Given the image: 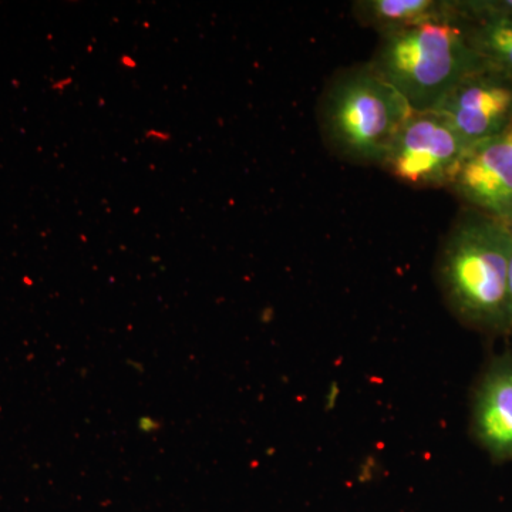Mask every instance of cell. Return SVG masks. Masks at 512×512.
Returning <instances> with one entry per match:
<instances>
[{"instance_id": "1", "label": "cell", "mask_w": 512, "mask_h": 512, "mask_svg": "<svg viewBox=\"0 0 512 512\" xmlns=\"http://www.w3.org/2000/svg\"><path fill=\"white\" fill-rule=\"evenodd\" d=\"M511 252L507 225L467 211L448 232L437 262L448 309L466 328L490 338L512 335Z\"/></svg>"}, {"instance_id": "2", "label": "cell", "mask_w": 512, "mask_h": 512, "mask_svg": "<svg viewBox=\"0 0 512 512\" xmlns=\"http://www.w3.org/2000/svg\"><path fill=\"white\" fill-rule=\"evenodd\" d=\"M369 64L414 111L436 109L464 77L484 67L461 18L384 35Z\"/></svg>"}, {"instance_id": "3", "label": "cell", "mask_w": 512, "mask_h": 512, "mask_svg": "<svg viewBox=\"0 0 512 512\" xmlns=\"http://www.w3.org/2000/svg\"><path fill=\"white\" fill-rule=\"evenodd\" d=\"M413 109L370 64L336 77L323 97V134L329 146L356 164H382Z\"/></svg>"}, {"instance_id": "4", "label": "cell", "mask_w": 512, "mask_h": 512, "mask_svg": "<svg viewBox=\"0 0 512 512\" xmlns=\"http://www.w3.org/2000/svg\"><path fill=\"white\" fill-rule=\"evenodd\" d=\"M468 147L439 111H413L380 167L413 188H448Z\"/></svg>"}, {"instance_id": "5", "label": "cell", "mask_w": 512, "mask_h": 512, "mask_svg": "<svg viewBox=\"0 0 512 512\" xmlns=\"http://www.w3.org/2000/svg\"><path fill=\"white\" fill-rule=\"evenodd\" d=\"M434 110L470 147L504 136L512 126V79L481 67L464 77Z\"/></svg>"}, {"instance_id": "6", "label": "cell", "mask_w": 512, "mask_h": 512, "mask_svg": "<svg viewBox=\"0 0 512 512\" xmlns=\"http://www.w3.org/2000/svg\"><path fill=\"white\" fill-rule=\"evenodd\" d=\"M448 190L468 211L512 221V140L508 134L468 147Z\"/></svg>"}, {"instance_id": "7", "label": "cell", "mask_w": 512, "mask_h": 512, "mask_svg": "<svg viewBox=\"0 0 512 512\" xmlns=\"http://www.w3.org/2000/svg\"><path fill=\"white\" fill-rule=\"evenodd\" d=\"M470 433L495 464L512 463V352L491 357L471 393Z\"/></svg>"}, {"instance_id": "8", "label": "cell", "mask_w": 512, "mask_h": 512, "mask_svg": "<svg viewBox=\"0 0 512 512\" xmlns=\"http://www.w3.org/2000/svg\"><path fill=\"white\" fill-rule=\"evenodd\" d=\"M353 13L363 26L382 36L427 22L460 18L456 0H360L353 3Z\"/></svg>"}, {"instance_id": "9", "label": "cell", "mask_w": 512, "mask_h": 512, "mask_svg": "<svg viewBox=\"0 0 512 512\" xmlns=\"http://www.w3.org/2000/svg\"><path fill=\"white\" fill-rule=\"evenodd\" d=\"M464 23L468 42L484 66L512 79V16Z\"/></svg>"}, {"instance_id": "10", "label": "cell", "mask_w": 512, "mask_h": 512, "mask_svg": "<svg viewBox=\"0 0 512 512\" xmlns=\"http://www.w3.org/2000/svg\"><path fill=\"white\" fill-rule=\"evenodd\" d=\"M137 430L140 431V433L147 434V436L156 434L161 430V421L154 419L153 416L138 417Z\"/></svg>"}, {"instance_id": "11", "label": "cell", "mask_w": 512, "mask_h": 512, "mask_svg": "<svg viewBox=\"0 0 512 512\" xmlns=\"http://www.w3.org/2000/svg\"><path fill=\"white\" fill-rule=\"evenodd\" d=\"M146 137L148 138V140H158L161 141V143H165V141H168L171 138L170 134L165 133V131L158 130H148L146 133Z\"/></svg>"}, {"instance_id": "12", "label": "cell", "mask_w": 512, "mask_h": 512, "mask_svg": "<svg viewBox=\"0 0 512 512\" xmlns=\"http://www.w3.org/2000/svg\"><path fill=\"white\" fill-rule=\"evenodd\" d=\"M121 64H123L124 67H128V69H134V67L137 66L136 60L131 59L128 55L121 57Z\"/></svg>"}, {"instance_id": "13", "label": "cell", "mask_w": 512, "mask_h": 512, "mask_svg": "<svg viewBox=\"0 0 512 512\" xmlns=\"http://www.w3.org/2000/svg\"><path fill=\"white\" fill-rule=\"evenodd\" d=\"M508 286H510V298L512 303V252L510 258V269H508Z\"/></svg>"}, {"instance_id": "14", "label": "cell", "mask_w": 512, "mask_h": 512, "mask_svg": "<svg viewBox=\"0 0 512 512\" xmlns=\"http://www.w3.org/2000/svg\"><path fill=\"white\" fill-rule=\"evenodd\" d=\"M72 83V79L63 80V82H59L55 84V89H66L69 84Z\"/></svg>"}, {"instance_id": "15", "label": "cell", "mask_w": 512, "mask_h": 512, "mask_svg": "<svg viewBox=\"0 0 512 512\" xmlns=\"http://www.w3.org/2000/svg\"><path fill=\"white\" fill-rule=\"evenodd\" d=\"M507 134H508V137H510V138H511V140H512V126H511V128H510V131H508V133H507Z\"/></svg>"}, {"instance_id": "16", "label": "cell", "mask_w": 512, "mask_h": 512, "mask_svg": "<svg viewBox=\"0 0 512 512\" xmlns=\"http://www.w3.org/2000/svg\"><path fill=\"white\" fill-rule=\"evenodd\" d=\"M507 227L510 228L512 231V221L510 222V224L507 225Z\"/></svg>"}]
</instances>
